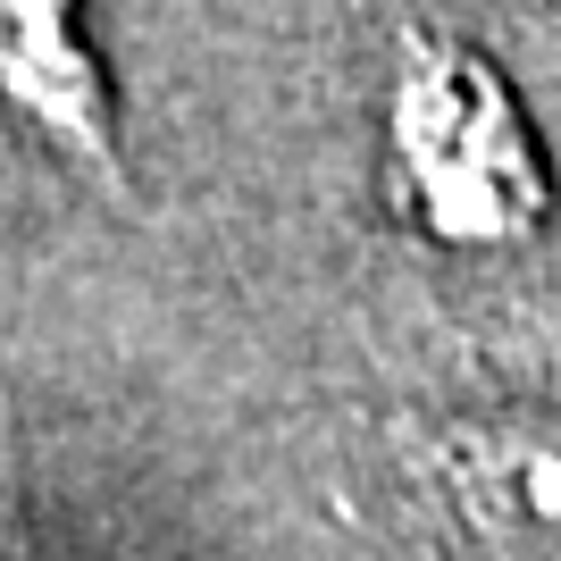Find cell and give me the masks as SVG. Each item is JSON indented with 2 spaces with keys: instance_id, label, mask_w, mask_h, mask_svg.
Returning <instances> with one entry per match:
<instances>
[{
  "instance_id": "7a4b0ae2",
  "label": "cell",
  "mask_w": 561,
  "mask_h": 561,
  "mask_svg": "<svg viewBox=\"0 0 561 561\" xmlns=\"http://www.w3.org/2000/svg\"><path fill=\"white\" fill-rule=\"evenodd\" d=\"M0 101L84 185H126L117 93H110V68L93 50L84 0H0Z\"/></svg>"
},
{
  "instance_id": "6da1fadb",
  "label": "cell",
  "mask_w": 561,
  "mask_h": 561,
  "mask_svg": "<svg viewBox=\"0 0 561 561\" xmlns=\"http://www.w3.org/2000/svg\"><path fill=\"white\" fill-rule=\"evenodd\" d=\"M386 168L411 227H427L453 252L519 243L553 202L519 93L461 34H402L386 84Z\"/></svg>"
},
{
  "instance_id": "3957f363",
  "label": "cell",
  "mask_w": 561,
  "mask_h": 561,
  "mask_svg": "<svg viewBox=\"0 0 561 561\" xmlns=\"http://www.w3.org/2000/svg\"><path fill=\"white\" fill-rule=\"evenodd\" d=\"M436 478L494 561H561V436L545 427H453Z\"/></svg>"
}]
</instances>
